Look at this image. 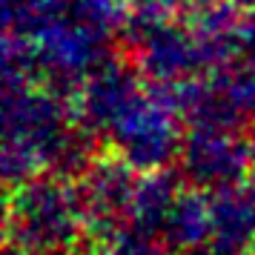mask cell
Masks as SVG:
<instances>
[{
	"label": "cell",
	"mask_w": 255,
	"mask_h": 255,
	"mask_svg": "<svg viewBox=\"0 0 255 255\" xmlns=\"http://www.w3.org/2000/svg\"><path fill=\"white\" fill-rule=\"evenodd\" d=\"M250 255H255V253H250Z\"/></svg>",
	"instance_id": "12"
},
{
	"label": "cell",
	"mask_w": 255,
	"mask_h": 255,
	"mask_svg": "<svg viewBox=\"0 0 255 255\" xmlns=\"http://www.w3.org/2000/svg\"><path fill=\"white\" fill-rule=\"evenodd\" d=\"M6 255H37V253H29V250H20V247H6Z\"/></svg>",
	"instance_id": "10"
},
{
	"label": "cell",
	"mask_w": 255,
	"mask_h": 255,
	"mask_svg": "<svg viewBox=\"0 0 255 255\" xmlns=\"http://www.w3.org/2000/svg\"><path fill=\"white\" fill-rule=\"evenodd\" d=\"M195 255H224V253H215V250H204V253H195Z\"/></svg>",
	"instance_id": "11"
},
{
	"label": "cell",
	"mask_w": 255,
	"mask_h": 255,
	"mask_svg": "<svg viewBox=\"0 0 255 255\" xmlns=\"http://www.w3.org/2000/svg\"><path fill=\"white\" fill-rule=\"evenodd\" d=\"M3 175L17 186L46 172L78 175L95 158L72 95L32 81L3 78Z\"/></svg>",
	"instance_id": "1"
},
{
	"label": "cell",
	"mask_w": 255,
	"mask_h": 255,
	"mask_svg": "<svg viewBox=\"0 0 255 255\" xmlns=\"http://www.w3.org/2000/svg\"><path fill=\"white\" fill-rule=\"evenodd\" d=\"M209 221H212L209 250L224 255L255 253V181L209 192Z\"/></svg>",
	"instance_id": "8"
},
{
	"label": "cell",
	"mask_w": 255,
	"mask_h": 255,
	"mask_svg": "<svg viewBox=\"0 0 255 255\" xmlns=\"http://www.w3.org/2000/svg\"><path fill=\"white\" fill-rule=\"evenodd\" d=\"M186 129H255V66L232 63L169 92Z\"/></svg>",
	"instance_id": "4"
},
{
	"label": "cell",
	"mask_w": 255,
	"mask_h": 255,
	"mask_svg": "<svg viewBox=\"0 0 255 255\" xmlns=\"http://www.w3.org/2000/svg\"><path fill=\"white\" fill-rule=\"evenodd\" d=\"M178 178L186 186L215 192L255 178V132L186 129L178 158Z\"/></svg>",
	"instance_id": "5"
},
{
	"label": "cell",
	"mask_w": 255,
	"mask_h": 255,
	"mask_svg": "<svg viewBox=\"0 0 255 255\" xmlns=\"http://www.w3.org/2000/svg\"><path fill=\"white\" fill-rule=\"evenodd\" d=\"M186 140V121L166 89L143 83L104 135L106 152L135 172H166L178 166Z\"/></svg>",
	"instance_id": "3"
},
{
	"label": "cell",
	"mask_w": 255,
	"mask_h": 255,
	"mask_svg": "<svg viewBox=\"0 0 255 255\" xmlns=\"http://www.w3.org/2000/svg\"><path fill=\"white\" fill-rule=\"evenodd\" d=\"M143 83L146 81L140 78L138 69H132L127 63H118V60H104L83 81L81 89L72 95L81 127L92 138L104 140L109 127L121 115V109L129 104V98L138 92Z\"/></svg>",
	"instance_id": "7"
},
{
	"label": "cell",
	"mask_w": 255,
	"mask_h": 255,
	"mask_svg": "<svg viewBox=\"0 0 255 255\" xmlns=\"http://www.w3.org/2000/svg\"><path fill=\"white\" fill-rule=\"evenodd\" d=\"M138 181L140 172H135L127 161H121L112 152H101L89 161V166L78 175V184H81L83 204L89 212L92 235L112 230L118 224H127Z\"/></svg>",
	"instance_id": "6"
},
{
	"label": "cell",
	"mask_w": 255,
	"mask_h": 255,
	"mask_svg": "<svg viewBox=\"0 0 255 255\" xmlns=\"http://www.w3.org/2000/svg\"><path fill=\"white\" fill-rule=\"evenodd\" d=\"M92 227L78 178L46 172L9 186L6 238L37 255H81Z\"/></svg>",
	"instance_id": "2"
},
{
	"label": "cell",
	"mask_w": 255,
	"mask_h": 255,
	"mask_svg": "<svg viewBox=\"0 0 255 255\" xmlns=\"http://www.w3.org/2000/svg\"><path fill=\"white\" fill-rule=\"evenodd\" d=\"M163 244L172 255H195L209 250L212 244L209 192L184 184L163 227Z\"/></svg>",
	"instance_id": "9"
}]
</instances>
